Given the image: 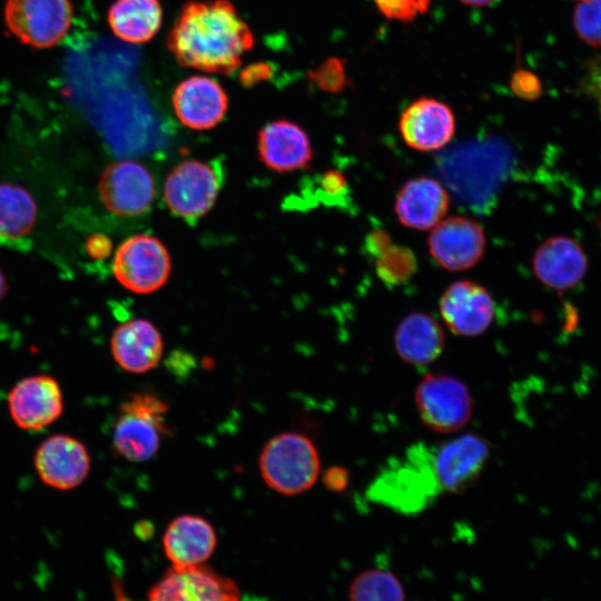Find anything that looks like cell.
I'll use <instances>...</instances> for the list:
<instances>
[{
	"mask_svg": "<svg viewBox=\"0 0 601 601\" xmlns=\"http://www.w3.org/2000/svg\"><path fill=\"white\" fill-rule=\"evenodd\" d=\"M166 45L179 65L229 75L255 45V37L229 0H191L180 9Z\"/></svg>",
	"mask_w": 601,
	"mask_h": 601,
	"instance_id": "6da1fadb",
	"label": "cell"
},
{
	"mask_svg": "<svg viewBox=\"0 0 601 601\" xmlns=\"http://www.w3.org/2000/svg\"><path fill=\"white\" fill-rule=\"evenodd\" d=\"M443 493L433 464V447L411 445L390 460L366 490L374 503L412 515L427 509Z\"/></svg>",
	"mask_w": 601,
	"mask_h": 601,
	"instance_id": "7a4b0ae2",
	"label": "cell"
},
{
	"mask_svg": "<svg viewBox=\"0 0 601 601\" xmlns=\"http://www.w3.org/2000/svg\"><path fill=\"white\" fill-rule=\"evenodd\" d=\"M259 471L264 482L275 492L297 495L316 483L321 471L319 454L305 434L283 432L264 445Z\"/></svg>",
	"mask_w": 601,
	"mask_h": 601,
	"instance_id": "3957f363",
	"label": "cell"
},
{
	"mask_svg": "<svg viewBox=\"0 0 601 601\" xmlns=\"http://www.w3.org/2000/svg\"><path fill=\"white\" fill-rule=\"evenodd\" d=\"M168 404L151 394H134L120 406L114 430V446L131 462L151 459L168 433L165 415Z\"/></svg>",
	"mask_w": 601,
	"mask_h": 601,
	"instance_id": "277c9868",
	"label": "cell"
},
{
	"mask_svg": "<svg viewBox=\"0 0 601 601\" xmlns=\"http://www.w3.org/2000/svg\"><path fill=\"white\" fill-rule=\"evenodd\" d=\"M414 401L422 423L435 433L459 432L473 415L467 386L447 374H426L415 387Z\"/></svg>",
	"mask_w": 601,
	"mask_h": 601,
	"instance_id": "5b68a950",
	"label": "cell"
},
{
	"mask_svg": "<svg viewBox=\"0 0 601 601\" xmlns=\"http://www.w3.org/2000/svg\"><path fill=\"white\" fill-rule=\"evenodd\" d=\"M220 187V171L214 165L184 160L166 177L164 199L174 215L195 224L211 209Z\"/></svg>",
	"mask_w": 601,
	"mask_h": 601,
	"instance_id": "8992f818",
	"label": "cell"
},
{
	"mask_svg": "<svg viewBox=\"0 0 601 601\" xmlns=\"http://www.w3.org/2000/svg\"><path fill=\"white\" fill-rule=\"evenodd\" d=\"M72 14L70 0H7L3 10L9 31L22 43L39 49L62 40Z\"/></svg>",
	"mask_w": 601,
	"mask_h": 601,
	"instance_id": "52a82bcc",
	"label": "cell"
},
{
	"mask_svg": "<svg viewBox=\"0 0 601 601\" xmlns=\"http://www.w3.org/2000/svg\"><path fill=\"white\" fill-rule=\"evenodd\" d=\"M171 270L166 246L156 237L140 234L127 238L117 249L112 272L128 290L149 294L165 285Z\"/></svg>",
	"mask_w": 601,
	"mask_h": 601,
	"instance_id": "ba28073f",
	"label": "cell"
},
{
	"mask_svg": "<svg viewBox=\"0 0 601 601\" xmlns=\"http://www.w3.org/2000/svg\"><path fill=\"white\" fill-rule=\"evenodd\" d=\"M105 207L118 216L135 217L149 210L156 194L150 171L140 162L126 159L107 166L98 183Z\"/></svg>",
	"mask_w": 601,
	"mask_h": 601,
	"instance_id": "9c48e42d",
	"label": "cell"
},
{
	"mask_svg": "<svg viewBox=\"0 0 601 601\" xmlns=\"http://www.w3.org/2000/svg\"><path fill=\"white\" fill-rule=\"evenodd\" d=\"M427 247L433 260L442 268L449 272L467 270L485 253V231L473 218L451 216L431 229Z\"/></svg>",
	"mask_w": 601,
	"mask_h": 601,
	"instance_id": "30bf717a",
	"label": "cell"
},
{
	"mask_svg": "<svg viewBox=\"0 0 601 601\" xmlns=\"http://www.w3.org/2000/svg\"><path fill=\"white\" fill-rule=\"evenodd\" d=\"M491 449L475 433H464L433 447L434 470L444 492L457 494L469 489L483 472Z\"/></svg>",
	"mask_w": 601,
	"mask_h": 601,
	"instance_id": "8fae6325",
	"label": "cell"
},
{
	"mask_svg": "<svg viewBox=\"0 0 601 601\" xmlns=\"http://www.w3.org/2000/svg\"><path fill=\"white\" fill-rule=\"evenodd\" d=\"M236 583L203 564L173 566L148 591L152 601H231L238 600Z\"/></svg>",
	"mask_w": 601,
	"mask_h": 601,
	"instance_id": "7c38bea8",
	"label": "cell"
},
{
	"mask_svg": "<svg viewBox=\"0 0 601 601\" xmlns=\"http://www.w3.org/2000/svg\"><path fill=\"white\" fill-rule=\"evenodd\" d=\"M439 308L446 327L464 337L483 334L495 315V303L487 289L467 279L449 285L440 297Z\"/></svg>",
	"mask_w": 601,
	"mask_h": 601,
	"instance_id": "4fadbf2b",
	"label": "cell"
},
{
	"mask_svg": "<svg viewBox=\"0 0 601 601\" xmlns=\"http://www.w3.org/2000/svg\"><path fill=\"white\" fill-rule=\"evenodd\" d=\"M8 408L18 427L26 431L46 428L63 412L60 385L47 374L24 377L11 388Z\"/></svg>",
	"mask_w": 601,
	"mask_h": 601,
	"instance_id": "5bb4252c",
	"label": "cell"
},
{
	"mask_svg": "<svg viewBox=\"0 0 601 601\" xmlns=\"http://www.w3.org/2000/svg\"><path fill=\"white\" fill-rule=\"evenodd\" d=\"M171 104L176 117L185 127L208 130L225 118L229 100L217 80L197 75L176 86Z\"/></svg>",
	"mask_w": 601,
	"mask_h": 601,
	"instance_id": "9a60e30c",
	"label": "cell"
},
{
	"mask_svg": "<svg viewBox=\"0 0 601 601\" xmlns=\"http://www.w3.org/2000/svg\"><path fill=\"white\" fill-rule=\"evenodd\" d=\"M456 122L449 105L435 98L421 97L402 112L398 129L404 142L418 151L445 147L455 134Z\"/></svg>",
	"mask_w": 601,
	"mask_h": 601,
	"instance_id": "2e32d148",
	"label": "cell"
},
{
	"mask_svg": "<svg viewBox=\"0 0 601 601\" xmlns=\"http://www.w3.org/2000/svg\"><path fill=\"white\" fill-rule=\"evenodd\" d=\"M35 466L45 484L58 490H71L87 479L90 456L82 442L70 435L57 434L39 445Z\"/></svg>",
	"mask_w": 601,
	"mask_h": 601,
	"instance_id": "e0dca14e",
	"label": "cell"
},
{
	"mask_svg": "<svg viewBox=\"0 0 601 601\" xmlns=\"http://www.w3.org/2000/svg\"><path fill=\"white\" fill-rule=\"evenodd\" d=\"M257 148L260 161L280 174L307 168L313 159L307 132L287 119L266 124L258 132Z\"/></svg>",
	"mask_w": 601,
	"mask_h": 601,
	"instance_id": "ac0fdd59",
	"label": "cell"
},
{
	"mask_svg": "<svg viewBox=\"0 0 601 601\" xmlns=\"http://www.w3.org/2000/svg\"><path fill=\"white\" fill-rule=\"evenodd\" d=\"M450 196L434 178L421 176L407 180L398 190L394 211L406 228L431 230L446 215Z\"/></svg>",
	"mask_w": 601,
	"mask_h": 601,
	"instance_id": "d6986e66",
	"label": "cell"
},
{
	"mask_svg": "<svg viewBox=\"0 0 601 601\" xmlns=\"http://www.w3.org/2000/svg\"><path fill=\"white\" fill-rule=\"evenodd\" d=\"M532 266L534 275L545 286L566 290L583 278L588 260L580 245L572 238L554 236L536 248Z\"/></svg>",
	"mask_w": 601,
	"mask_h": 601,
	"instance_id": "ffe728a7",
	"label": "cell"
},
{
	"mask_svg": "<svg viewBox=\"0 0 601 601\" xmlns=\"http://www.w3.org/2000/svg\"><path fill=\"white\" fill-rule=\"evenodd\" d=\"M110 349L116 363L125 371L146 373L160 361L164 343L159 331L146 319H130L112 333Z\"/></svg>",
	"mask_w": 601,
	"mask_h": 601,
	"instance_id": "44dd1931",
	"label": "cell"
},
{
	"mask_svg": "<svg viewBox=\"0 0 601 601\" xmlns=\"http://www.w3.org/2000/svg\"><path fill=\"white\" fill-rule=\"evenodd\" d=\"M217 536L213 525L197 515H180L167 526L162 545L173 566L205 563L214 553Z\"/></svg>",
	"mask_w": 601,
	"mask_h": 601,
	"instance_id": "7402d4cb",
	"label": "cell"
},
{
	"mask_svg": "<svg viewBox=\"0 0 601 601\" xmlns=\"http://www.w3.org/2000/svg\"><path fill=\"white\" fill-rule=\"evenodd\" d=\"M394 348L405 363L423 367L435 362L445 347V335L440 323L430 314L414 312L397 325Z\"/></svg>",
	"mask_w": 601,
	"mask_h": 601,
	"instance_id": "603a6c76",
	"label": "cell"
},
{
	"mask_svg": "<svg viewBox=\"0 0 601 601\" xmlns=\"http://www.w3.org/2000/svg\"><path fill=\"white\" fill-rule=\"evenodd\" d=\"M107 21L119 39L145 43L161 27L162 7L159 0H116L108 10Z\"/></svg>",
	"mask_w": 601,
	"mask_h": 601,
	"instance_id": "cb8c5ba5",
	"label": "cell"
},
{
	"mask_svg": "<svg viewBox=\"0 0 601 601\" xmlns=\"http://www.w3.org/2000/svg\"><path fill=\"white\" fill-rule=\"evenodd\" d=\"M38 208L32 195L22 186L0 183V243H26L37 221Z\"/></svg>",
	"mask_w": 601,
	"mask_h": 601,
	"instance_id": "d4e9b609",
	"label": "cell"
},
{
	"mask_svg": "<svg viewBox=\"0 0 601 601\" xmlns=\"http://www.w3.org/2000/svg\"><path fill=\"white\" fill-rule=\"evenodd\" d=\"M353 601H403L405 590L398 578L384 569H370L357 574L348 587Z\"/></svg>",
	"mask_w": 601,
	"mask_h": 601,
	"instance_id": "484cf974",
	"label": "cell"
},
{
	"mask_svg": "<svg viewBox=\"0 0 601 601\" xmlns=\"http://www.w3.org/2000/svg\"><path fill=\"white\" fill-rule=\"evenodd\" d=\"M417 258L406 246L391 244L375 258V272L388 286L408 282L417 270Z\"/></svg>",
	"mask_w": 601,
	"mask_h": 601,
	"instance_id": "4316f807",
	"label": "cell"
},
{
	"mask_svg": "<svg viewBox=\"0 0 601 601\" xmlns=\"http://www.w3.org/2000/svg\"><path fill=\"white\" fill-rule=\"evenodd\" d=\"M573 26L581 40L601 47V0H581L573 13Z\"/></svg>",
	"mask_w": 601,
	"mask_h": 601,
	"instance_id": "83f0119b",
	"label": "cell"
},
{
	"mask_svg": "<svg viewBox=\"0 0 601 601\" xmlns=\"http://www.w3.org/2000/svg\"><path fill=\"white\" fill-rule=\"evenodd\" d=\"M377 10L387 19L410 22L425 13L431 0H373Z\"/></svg>",
	"mask_w": 601,
	"mask_h": 601,
	"instance_id": "f1b7e54d",
	"label": "cell"
},
{
	"mask_svg": "<svg viewBox=\"0 0 601 601\" xmlns=\"http://www.w3.org/2000/svg\"><path fill=\"white\" fill-rule=\"evenodd\" d=\"M513 92L528 100L536 99L542 93V85L539 78L524 69L516 70L511 78Z\"/></svg>",
	"mask_w": 601,
	"mask_h": 601,
	"instance_id": "f546056e",
	"label": "cell"
},
{
	"mask_svg": "<svg viewBox=\"0 0 601 601\" xmlns=\"http://www.w3.org/2000/svg\"><path fill=\"white\" fill-rule=\"evenodd\" d=\"M315 77L319 80V86L329 91L341 90L345 85L343 67L336 59H331L322 66Z\"/></svg>",
	"mask_w": 601,
	"mask_h": 601,
	"instance_id": "4dcf8cb0",
	"label": "cell"
},
{
	"mask_svg": "<svg viewBox=\"0 0 601 601\" xmlns=\"http://www.w3.org/2000/svg\"><path fill=\"white\" fill-rule=\"evenodd\" d=\"M321 188L328 197H339L347 190L346 177L336 169H329L322 174Z\"/></svg>",
	"mask_w": 601,
	"mask_h": 601,
	"instance_id": "1f68e13d",
	"label": "cell"
},
{
	"mask_svg": "<svg viewBox=\"0 0 601 601\" xmlns=\"http://www.w3.org/2000/svg\"><path fill=\"white\" fill-rule=\"evenodd\" d=\"M324 486L332 492L344 491L349 482V473L343 466H331L322 474Z\"/></svg>",
	"mask_w": 601,
	"mask_h": 601,
	"instance_id": "d6a6232c",
	"label": "cell"
},
{
	"mask_svg": "<svg viewBox=\"0 0 601 601\" xmlns=\"http://www.w3.org/2000/svg\"><path fill=\"white\" fill-rule=\"evenodd\" d=\"M391 244H393V240L387 231L384 229H375L365 238V250L368 255L376 258Z\"/></svg>",
	"mask_w": 601,
	"mask_h": 601,
	"instance_id": "836d02e7",
	"label": "cell"
},
{
	"mask_svg": "<svg viewBox=\"0 0 601 601\" xmlns=\"http://www.w3.org/2000/svg\"><path fill=\"white\" fill-rule=\"evenodd\" d=\"M112 243L108 236L96 234L86 242L87 254L95 259H104L111 253Z\"/></svg>",
	"mask_w": 601,
	"mask_h": 601,
	"instance_id": "e575fe53",
	"label": "cell"
},
{
	"mask_svg": "<svg viewBox=\"0 0 601 601\" xmlns=\"http://www.w3.org/2000/svg\"><path fill=\"white\" fill-rule=\"evenodd\" d=\"M460 1L461 3L465 4V6H471V7H489L491 4H493L496 0H457Z\"/></svg>",
	"mask_w": 601,
	"mask_h": 601,
	"instance_id": "d590c367",
	"label": "cell"
},
{
	"mask_svg": "<svg viewBox=\"0 0 601 601\" xmlns=\"http://www.w3.org/2000/svg\"><path fill=\"white\" fill-rule=\"evenodd\" d=\"M7 292H8L7 279H6L3 273L0 269V302L6 296Z\"/></svg>",
	"mask_w": 601,
	"mask_h": 601,
	"instance_id": "8d00e7d4",
	"label": "cell"
}]
</instances>
